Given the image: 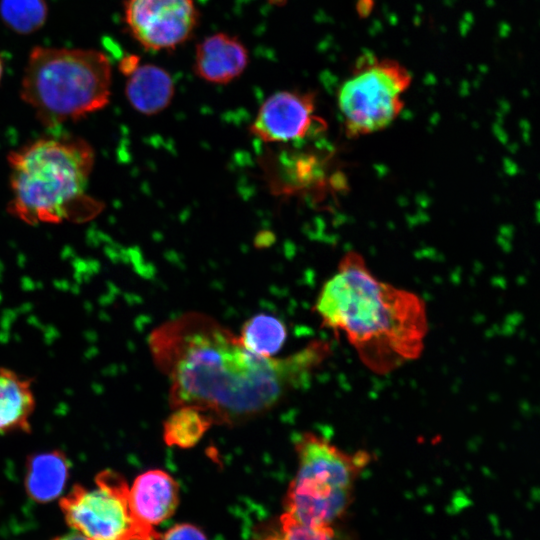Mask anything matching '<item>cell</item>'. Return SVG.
<instances>
[{
  "label": "cell",
  "mask_w": 540,
  "mask_h": 540,
  "mask_svg": "<svg viewBox=\"0 0 540 540\" xmlns=\"http://www.w3.org/2000/svg\"><path fill=\"white\" fill-rule=\"evenodd\" d=\"M411 82L410 72L395 60L361 58L337 96L346 136L358 138L390 126Z\"/></svg>",
  "instance_id": "obj_6"
},
{
  "label": "cell",
  "mask_w": 540,
  "mask_h": 540,
  "mask_svg": "<svg viewBox=\"0 0 540 540\" xmlns=\"http://www.w3.org/2000/svg\"><path fill=\"white\" fill-rule=\"evenodd\" d=\"M238 336L249 352L259 357L271 358L283 347L287 329L280 319L261 313L248 319Z\"/></svg>",
  "instance_id": "obj_16"
},
{
  "label": "cell",
  "mask_w": 540,
  "mask_h": 540,
  "mask_svg": "<svg viewBox=\"0 0 540 540\" xmlns=\"http://www.w3.org/2000/svg\"><path fill=\"white\" fill-rule=\"evenodd\" d=\"M125 21L146 49L161 50L185 41L196 24L192 0H127Z\"/></svg>",
  "instance_id": "obj_8"
},
{
  "label": "cell",
  "mask_w": 540,
  "mask_h": 540,
  "mask_svg": "<svg viewBox=\"0 0 540 540\" xmlns=\"http://www.w3.org/2000/svg\"><path fill=\"white\" fill-rule=\"evenodd\" d=\"M156 540H207L205 534L196 526L188 523L173 526Z\"/></svg>",
  "instance_id": "obj_19"
},
{
  "label": "cell",
  "mask_w": 540,
  "mask_h": 540,
  "mask_svg": "<svg viewBox=\"0 0 540 540\" xmlns=\"http://www.w3.org/2000/svg\"><path fill=\"white\" fill-rule=\"evenodd\" d=\"M275 540H343L333 525L306 526L296 522L286 513L280 518V530Z\"/></svg>",
  "instance_id": "obj_18"
},
{
  "label": "cell",
  "mask_w": 540,
  "mask_h": 540,
  "mask_svg": "<svg viewBox=\"0 0 540 540\" xmlns=\"http://www.w3.org/2000/svg\"><path fill=\"white\" fill-rule=\"evenodd\" d=\"M148 348L169 384L172 409L193 406L213 424L237 426L264 415L304 384L329 352L313 341L282 358L249 352L211 316L186 312L154 328Z\"/></svg>",
  "instance_id": "obj_1"
},
{
  "label": "cell",
  "mask_w": 540,
  "mask_h": 540,
  "mask_svg": "<svg viewBox=\"0 0 540 540\" xmlns=\"http://www.w3.org/2000/svg\"><path fill=\"white\" fill-rule=\"evenodd\" d=\"M11 198L7 211L28 225L85 222L101 202L87 193L95 151L70 134L37 138L7 156Z\"/></svg>",
  "instance_id": "obj_3"
},
{
  "label": "cell",
  "mask_w": 540,
  "mask_h": 540,
  "mask_svg": "<svg viewBox=\"0 0 540 540\" xmlns=\"http://www.w3.org/2000/svg\"><path fill=\"white\" fill-rule=\"evenodd\" d=\"M248 53L236 38L217 33L198 44L195 72L202 79L224 84L238 77L246 68Z\"/></svg>",
  "instance_id": "obj_11"
},
{
  "label": "cell",
  "mask_w": 540,
  "mask_h": 540,
  "mask_svg": "<svg viewBox=\"0 0 540 540\" xmlns=\"http://www.w3.org/2000/svg\"><path fill=\"white\" fill-rule=\"evenodd\" d=\"M295 451L297 470L285 495L284 513L306 526L333 525L350 506L355 483L372 454L363 449L346 452L312 432L299 436Z\"/></svg>",
  "instance_id": "obj_5"
},
{
  "label": "cell",
  "mask_w": 540,
  "mask_h": 540,
  "mask_svg": "<svg viewBox=\"0 0 540 540\" xmlns=\"http://www.w3.org/2000/svg\"><path fill=\"white\" fill-rule=\"evenodd\" d=\"M69 470V460L61 450L28 456L24 479L28 496L39 503L54 500L64 490Z\"/></svg>",
  "instance_id": "obj_14"
},
{
  "label": "cell",
  "mask_w": 540,
  "mask_h": 540,
  "mask_svg": "<svg viewBox=\"0 0 540 540\" xmlns=\"http://www.w3.org/2000/svg\"><path fill=\"white\" fill-rule=\"evenodd\" d=\"M111 84L112 66L104 53L36 46L28 56L20 96L52 129L107 106Z\"/></svg>",
  "instance_id": "obj_4"
},
{
  "label": "cell",
  "mask_w": 540,
  "mask_h": 540,
  "mask_svg": "<svg viewBox=\"0 0 540 540\" xmlns=\"http://www.w3.org/2000/svg\"><path fill=\"white\" fill-rule=\"evenodd\" d=\"M96 487L75 485L60 500L67 524L90 540H131L157 535L142 524L129 501V486L121 474L104 470L95 478Z\"/></svg>",
  "instance_id": "obj_7"
},
{
  "label": "cell",
  "mask_w": 540,
  "mask_h": 540,
  "mask_svg": "<svg viewBox=\"0 0 540 540\" xmlns=\"http://www.w3.org/2000/svg\"><path fill=\"white\" fill-rule=\"evenodd\" d=\"M125 95L138 112L153 115L163 111L174 95L170 74L153 64L136 65L128 74Z\"/></svg>",
  "instance_id": "obj_13"
},
{
  "label": "cell",
  "mask_w": 540,
  "mask_h": 540,
  "mask_svg": "<svg viewBox=\"0 0 540 540\" xmlns=\"http://www.w3.org/2000/svg\"><path fill=\"white\" fill-rule=\"evenodd\" d=\"M322 325L345 335L361 362L385 375L420 357L428 332L425 302L378 279L357 251H348L321 288Z\"/></svg>",
  "instance_id": "obj_2"
},
{
  "label": "cell",
  "mask_w": 540,
  "mask_h": 540,
  "mask_svg": "<svg viewBox=\"0 0 540 540\" xmlns=\"http://www.w3.org/2000/svg\"><path fill=\"white\" fill-rule=\"evenodd\" d=\"M269 3L273 5H282L286 0H267Z\"/></svg>",
  "instance_id": "obj_21"
},
{
  "label": "cell",
  "mask_w": 540,
  "mask_h": 540,
  "mask_svg": "<svg viewBox=\"0 0 540 540\" xmlns=\"http://www.w3.org/2000/svg\"><path fill=\"white\" fill-rule=\"evenodd\" d=\"M212 425V419L200 409L193 406L176 407L164 422L163 440L171 447L192 448Z\"/></svg>",
  "instance_id": "obj_15"
},
{
  "label": "cell",
  "mask_w": 540,
  "mask_h": 540,
  "mask_svg": "<svg viewBox=\"0 0 540 540\" xmlns=\"http://www.w3.org/2000/svg\"><path fill=\"white\" fill-rule=\"evenodd\" d=\"M314 96L309 93L280 91L261 105L250 130L264 142H288L306 138L325 128L314 115Z\"/></svg>",
  "instance_id": "obj_9"
},
{
  "label": "cell",
  "mask_w": 540,
  "mask_h": 540,
  "mask_svg": "<svg viewBox=\"0 0 540 540\" xmlns=\"http://www.w3.org/2000/svg\"><path fill=\"white\" fill-rule=\"evenodd\" d=\"M266 540H275L273 536L268 537Z\"/></svg>",
  "instance_id": "obj_23"
},
{
  "label": "cell",
  "mask_w": 540,
  "mask_h": 540,
  "mask_svg": "<svg viewBox=\"0 0 540 540\" xmlns=\"http://www.w3.org/2000/svg\"><path fill=\"white\" fill-rule=\"evenodd\" d=\"M48 6L45 0H0V17L18 34H31L46 22Z\"/></svg>",
  "instance_id": "obj_17"
},
{
  "label": "cell",
  "mask_w": 540,
  "mask_h": 540,
  "mask_svg": "<svg viewBox=\"0 0 540 540\" xmlns=\"http://www.w3.org/2000/svg\"><path fill=\"white\" fill-rule=\"evenodd\" d=\"M158 537V534L157 535H154V536H143V537H137V538H133L131 540H156ZM54 540H90L88 539L87 537L79 534V533H71V534H67V535H64L62 537H59V538H56Z\"/></svg>",
  "instance_id": "obj_20"
},
{
  "label": "cell",
  "mask_w": 540,
  "mask_h": 540,
  "mask_svg": "<svg viewBox=\"0 0 540 540\" xmlns=\"http://www.w3.org/2000/svg\"><path fill=\"white\" fill-rule=\"evenodd\" d=\"M32 380L14 370L0 368V435L31 431L35 410Z\"/></svg>",
  "instance_id": "obj_12"
},
{
  "label": "cell",
  "mask_w": 540,
  "mask_h": 540,
  "mask_svg": "<svg viewBox=\"0 0 540 540\" xmlns=\"http://www.w3.org/2000/svg\"><path fill=\"white\" fill-rule=\"evenodd\" d=\"M3 71H4V65H3V60L0 56V81H1V78H2V75H3Z\"/></svg>",
  "instance_id": "obj_22"
},
{
  "label": "cell",
  "mask_w": 540,
  "mask_h": 540,
  "mask_svg": "<svg viewBox=\"0 0 540 540\" xmlns=\"http://www.w3.org/2000/svg\"><path fill=\"white\" fill-rule=\"evenodd\" d=\"M129 501L136 518L154 527L174 513L179 502V485L166 471L151 469L135 478L129 487Z\"/></svg>",
  "instance_id": "obj_10"
}]
</instances>
